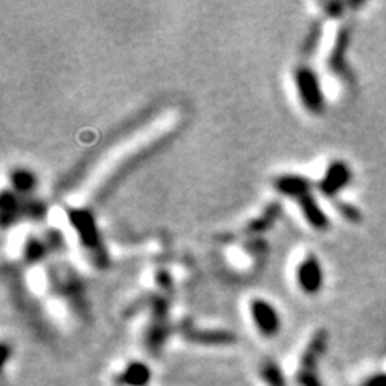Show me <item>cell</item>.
Wrapping results in <instances>:
<instances>
[{
	"label": "cell",
	"instance_id": "obj_1",
	"mask_svg": "<svg viewBox=\"0 0 386 386\" xmlns=\"http://www.w3.org/2000/svg\"><path fill=\"white\" fill-rule=\"evenodd\" d=\"M251 315L256 327L266 333L268 336L277 333V330L280 327L279 322V315L274 311V308L270 306L269 303H266L263 300H256L251 304Z\"/></svg>",
	"mask_w": 386,
	"mask_h": 386
},
{
	"label": "cell",
	"instance_id": "obj_5",
	"mask_svg": "<svg viewBox=\"0 0 386 386\" xmlns=\"http://www.w3.org/2000/svg\"><path fill=\"white\" fill-rule=\"evenodd\" d=\"M127 383L130 385H144L146 380H149V371L145 367L140 366H134L127 371Z\"/></svg>",
	"mask_w": 386,
	"mask_h": 386
},
{
	"label": "cell",
	"instance_id": "obj_2",
	"mask_svg": "<svg viewBox=\"0 0 386 386\" xmlns=\"http://www.w3.org/2000/svg\"><path fill=\"white\" fill-rule=\"evenodd\" d=\"M298 280H300V287L304 291L308 293L319 291V288L324 282V275H322V270H320L317 259H314L311 256L309 259L304 261L300 268V272H298Z\"/></svg>",
	"mask_w": 386,
	"mask_h": 386
},
{
	"label": "cell",
	"instance_id": "obj_4",
	"mask_svg": "<svg viewBox=\"0 0 386 386\" xmlns=\"http://www.w3.org/2000/svg\"><path fill=\"white\" fill-rule=\"evenodd\" d=\"M301 78V89H303V95L304 100L309 102V106L315 108L320 105V99H319V89H317V83H315V78L311 73H304L300 76Z\"/></svg>",
	"mask_w": 386,
	"mask_h": 386
},
{
	"label": "cell",
	"instance_id": "obj_3",
	"mask_svg": "<svg viewBox=\"0 0 386 386\" xmlns=\"http://www.w3.org/2000/svg\"><path fill=\"white\" fill-rule=\"evenodd\" d=\"M347 179H350V171L346 170V166L343 165L331 166L327 179L324 181V188L330 193L335 192V190H338L341 186H345Z\"/></svg>",
	"mask_w": 386,
	"mask_h": 386
}]
</instances>
